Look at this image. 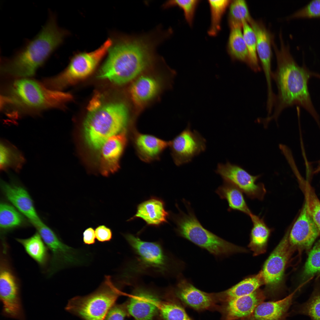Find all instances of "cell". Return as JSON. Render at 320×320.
<instances>
[{"instance_id":"16","label":"cell","mask_w":320,"mask_h":320,"mask_svg":"<svg viewBox=\"0 0 320 320\" xmlns=\"http://www.w3.org/2000/svg\"><path fill=\"white\" fill-rule=\"evenodd\" d=\"M127 140L125 130L110 137L103 144L100 148V172L103 175L107 177L118 171Z\"/></svg>"},{"instance_id":"40","label":"cell","mask_w":320,"mask_h":320,"mask_svg":"<svg viewBox=\"0 0 320 320\" xmlns=\"http://www.w3.org/2000/svg\"><path fill=\"white\" fill-rule=\"evenodd\" d=\"M197 0H170L165 2L163 5L165 8L177 6L183 9L186 20L190 25L192 23L194 12L199 3Z\"/></svg>"},{"instance_id":"23","label":"cell","mask_w":320,"mask_h":320,"mask_svg":"<svg viewBox=\"0 0 320 320\" xmlns=\"http://www.w3.org/2000/svg\"><path fill=\"white\" fill-rule=\"evenodd\" d=\"M295 292L279 300L262 302L247 319L249 320H286Z\"/></svg>"},{"instance_id":"4","label":"cell","mask_w":320,"mask_h":320,"mask_svg":"<svg viewBox=\"0 0 320 320\" xmlns=\"http://www.w3.org/2000/svg\"><path fill=\"white\" fill-rule=\"evenodd\" d=\"M67 93L49 89L35 80L14 81L2 95V106L20 113L30 114L60 108L71 98Z\"/></svg>"},{"instance_id":"9","label":"cell","mask_w":320,"mask_h":320,"mask_svg":"<svg viewBox=\"0 0 320 320\" xmlns=\"http://www.w3.org/2000/svg\"><path fill=\"white\" fill-rule=\"evenodd\" d=\"M112 44V41L108 39L93 51L76 55L64 71L57 76L45 79L44 84L49 89L58 91L86 77L94 71Z\"/></svg>"},{"instance_id":"5","label":"cell","mask_w":320,"mask_h":320,"mask_svg":"<svg viewBox=\"0 0 320 320\" xmlns=\"http://www.w3.org/2000/svg\"><path fill=\"white\" fill-rule=\"evenodd\" d=\"M90 107L84 123V135L89 146L99 149L108 138L126 130L128 111L121 103L100 105L94 101Z\"/></svg>"},{"instance_id":"35","label":"cell","mask_w":320,"mask_h":320,"mask_svg":"<svg viewBox=\"0 0 320 320\" xmlns=\"http://www.w3.org/2000/svg\"><path fill=\"white\" fill-rule=\"evenodd\" d=\"M231 0L208 1L211 12V24L208 33L211 36H215L220 28L222 17L227 7L230 5Z\"/></svg>"},{"instance_id":"28","label":"cell","mask_w":320,"mask_h":320,"mask_svg":"<svg viewBox=\"0 0 320 320\" xmlns=\"http://www.w3.org/2000/svg\"><path fill=\"white\" fill-rule=\"evenodd\" d=\"M215 192L221 199L227 201L228 211L237 210L249 216L252 213L247 205L243 193L232 183L223 181Z\"/></svg>"},{"instance_id":"37","label":"cell","mask_w":320,"mask_h":320,"mask_svg":"<svg viewBox=\"0 0 320 320\" xmlns=\"http://www.w3.org/2000/svg\"><path fill=\"white\" fill-rule=\"evenodd\" d=\"M297 311L312 320H320V289H316L307 301L299 306Z\"/></svg>"},{"instance_id":"2","label":"cell","mask_w":320,"mask_h":320,"mask_svg":"<svg viewBox=\"0 0 320 320\" xmlns=\"http://www.w3.org/2000/svg\"><path fill=\"white\" fill-rule=\"evenodd\" d=\"M161 41L155 33L121 38L109 49L98 77L117 84L129 81L152 64Z\"/></svg>"},{"instance_id":"24","label":"cell","mask_w":320,"mask_h":320,"mask_svg":"<svg viewBox=\"0 0 320 320\" xmlns=\"http://www.w3.org/2000/svg\"><path fill=\"white\" fill-rule=\"evenodd\" d=\"M169 216V213L165 208L163 201L153 197L139 204L136 214L128 221L140 218L147 225L156 227L167 223Z\"/></svg>"},{"instance_id":"6","label":"cell","mask_w":320,"mask_h":320,"mask_svg":"<svg viewBox=\"0 0 320 320\" xmlns=\"http://www.w3.org/2000/svg\"><path fill=\"white\" fill-rule=\"evenodd\" d=\"M187 213L179 210L178 214L172 215L176 225L177 234L217 257H225L233 254L247 252L242 247L222 239L205 228L196 217L190 203L183 199Z\"/></svg>"},{"instance_id":"42","label":"cell","mask_w":320,"mask_h":320,"mask_svg":"<svg viewBox=\"0 0 320 320\" xmlns=\"http://www.w3.org/2000/svg\"><path fill=\"white\" fill-rule=\"evenodd\" d=\"M126 314L123 306L115 304L110 309L104 320H124Z\"/></svg>"},{"instance_id":"30","label":"cell","mask_w":320,"mask_h":320,"mask_svg":"<svg viewBox=\"0 0 320 320\" xmlns=\"http://www.w3.org/2000/svg\"><path fill=\"white\" fill-rule=\"evenodd\" d=\"M0 168L7 171L10 168L19 172L25 162L23 155L16 147L2 139L0 144Z\"/></svg>"},{"instance_id":"44","label":"cell","mask_w":320,"mask_h":320,"mask_svg":"<svg viewBox=\"0 0 320 320\" xmlns=\"http://www.w3.org/2000/svg\"><path fill=\"white\" fill-rule=\"evenodd\" d=\"M96 238L95 230L92 227L87 228L83 233V241L86 244L90 245L95 244Z\"/></svg>"},{"instance_id":"11","label":"cell","mask_w":320,"mask_h":320,"mask_svg":"<svg viewBox=\"0 0 320 320\" xmlns=\"http://www.w3.org/2000/svg\"><path fill=\"white\" fill-rule=\"evenodd\" d=\"M34 226L49 252L50 259L47 269L49 276L68 265L77 263L78 260L74 249L64 243L50 228L42 222Z\"/></svg>"},{"instance_id":"20","label":"cell","mask_w":320,"mask_h":320,"mask_svg":"<svg viewBox=\"0 0 320 320\" xmlns=\"http://www.w3.org/2000/svg\"><path fill=\"white\" fill-rule=\"evenodd\" d=\"M1 187L7 200L33 225L42 221L36 212L32 199L24 188L14 183H9L3 180H1Z\"/></svg>"},{"instance_id":"15","label":"cell","mask_w":320,"mask_h":320,"mask_svg":"<svg viewBox=\"0 0 320 320\" xmlns=\"http://www.w3.org/2000/svg\"><path fill=\"white\" fill-rule=\"evenodd\" d=\"M320 232L309 213L305 201L299 216L290 230V247L293 250L295 248H309Z\"/></svg>"},{"instance_id":"25","label":"cell","mask_w":320,"mask_h":320,"mask_svg":"<svg viewBox=\"0 0 320 320\" xmlns=\"http://www.w3.org/2000/svg\"><path fill=\"white\" fill-rule=\"evenodd\" d=\"M252 223L248 247L252 251L254 256L265 253L268 243L273 229L269 228L264 219L252 213L249 216Z\"/></svg>"},{"instance_id":"21","label":"cell","mask_w":320,"mask_h":320,"mask_svg":"<svg viewBox=\"0 0 320 320\" xmlns=\"http://www.w3.org/2000/svg\"><path fill=\"white\" fill-rule=\"evenodd\" d=\"M266 296L264 291L258 289L249 295L227 302L224 320H241L249 317L256 307Z\"/></svg>"},{"instance_id":"43","label":"cell","mask_w":320,"mask_h":320,"mask_svg":"<svg viewBox=\"0 0 320 320\" xmlns=\"http://www.w3.org/2000/svg\"><path fill=\"white\" fill-rule=\"evenodd\" d=\"M96 237L97 240L101 242L110 241L112 238L111 229L104 225H99L95 229Z\"/></svg>"},{"instance_id":"17","label":"cell","mask_w":320,"mask_h":320,"mask_svg":"<svg viewBox=\"0 0 320 320\" xmlns=\"http://www.w3.org/2000/svg\"><path fill=\"white\" fill-rule=\"evenodd\" d=\"M249 24L255 34L257 54L265 75L267 87V94L271 95L273 93L271 84L273 72L271 68V46L273 42V36L260 20L252 19Z\"/></svg>"},{"instance_id":"38","label":"cell","mask_w":320,"mask_h":320,"mask_svg":"<svg viewBox=\"0 0 320 320\" xmlns=\"http://www.w3.org/2000/svg\"><path fill=\"white\" fill-rule=\"evenodd\" d=\"M320 272V239L309 253L303 272V277H311Z\"/></svg>"},{"instance_id":"46","label":"cell","mask_w":320,"mask_h":320,"mask_svg":"<svg viewBox=\"0 0 320 320\" xmlns=\"http://www.w3.org/2000/svg\"><path fill=\"white\" fill-rule=\"evenodd\" d=\"M241 320H249L248 319H244Z\"/></svg>"},{"instance_id":"13","label":"cell","mask_w":320,"mask_h":320,"mask_svg":"<svg viewBox=\"0 0 320 320\" xmlns=\"http://www.w3.org/2000/svg\"><path fill=\"white\" fill-rule=\"evenodd\" d=\"M206 139L197 131H192L191 124L173 140L169 147L175 164L180 166L191 161L195 156L206 149Z\"/></svg>"},{"instance_id":"39","label":"cell","mask_w":320,"mask_h":320,"mask_svg":"<svg viewBox=\"0 0 320 320\" xmlns=\"http://www.w3.org/2000/svg\"><path fill=\"white\" fill-rule=\"evenodd\" d=\"M305 188L308 211L320 231V201L309 186L306 185Z\"/></svg>"},{"instance_id":"1","label":"cell","mask_w":320,"mask_h":320,"mask_svg":"<svg viewBox=\"0 0 320 320\" xmlns=\"http://www.w3.org/2000/svg\"><path fill=\"white\" fill-rule=\"evenodd\" d=\"M280 36V49L274 41L273 43L277 66L276 71L272 73V78L276 84L278 93L276 95L273 114L263 119L262 122L267 126L272 120L277 121L283 110L295 105L305 108L318 122L319 116L312 103L308 84L311 77L320 79V74L311 71L304 66L298 65L284 44L281 35Z\"/></svg>"},{"instance_id":"22","label":"cell","mask_w":320,"mask_h":320,"mask_svg":"<svg viewBox=\"0 0 320 320\" xmlns=\"http://www.w3.org/2000/svg\"><path fill=\"white\" fill-rule=\"evenodd\" d=\"M176 289V294L180 299L195 309L206 310L213 305L214 294L198 289L180 274Z\"/></svg>"},{"instance_id":"41","label":"cell","mask_w":320,"mask_h":320,"mask_svg":"<svg viewBox=\"0 0 320 320\" xmlns=\"http://www.w3.org/2000/svg\"><path fill=\"white\" fill-rule=\"evenodd\" d=\"M320 16V0H313L303 8L292 15L291 17Z\"/></svg>"},{"instance_id":"8","label":"cell","mask_w":320,"mask_h":320,"mask_svg":"<svg viewBox=\"0 0 320 320\" xmlns=\"http://www.w3.org/2000/svg\"><path fill=\"white\" fill-rule=\"evenodd\" d=\"M121 292L110 276L95 292L83 296H76L68 301L65 309L83 320H104Z\"/></svg>"},{"instance_id":"33","label":"cell","mask_w":320,"mask_h":320,"mask_svg":"<svg viewBox=\"0 0 320 320\" xmlns=\"http://www.w3.org/2000/svg\"><path fill=\"white\" fill-rule=\"evenodd\" d=\"M252 18L247 3L244 0L231 1L230 4L229 22L230 28L242 27L245 22L249 23Z\"/></svg>"},{"instance_id":"32","label":"cell","mask_w":320,"mask_h":320,"mask_svg":"<svg viewBox=\"0 0 320 320\" xmlns=\"http://www.w3.org/2000/svg\"><path fill=\"white\" fill-rule=\"evenodd\" d=\"M24 216L14 207L5 202L0 204V227L3 232L22 227L26 223Z\"/></svg>"},{"instance_id":"26","label":"cell","mask_w":320,"mask_h":320,"mask_svg":"<svg viewBox=\"0 0 320 320\" xmlns=\"http://www.w3.org/2000/svg\"><path fill=\"white\" fill-rule=\"evenodd\" d=\"M23 247L26 253L44 269L49 264L50 255L49 251L39 234L36 232L26 239H16Z\"/></svg>"},{"instance_id":"19","label":"cell","mask_w":320,"mask_h":320,"mask_svg":"<svg viewBox=\"0 0 320 320\" xmlns=\"http://www.w3.org/2000/svg\"><path fill=\"white\" fill-rule=\"evenodd\" d=\"M160 300L150 291L138 288L131 295L126 309L136 320H153L158 311Z\"/></svg>"},{"instance_id":"45","label":"cell","mask_w":320,"mask_h":320,"mask_svg":"<svg viewBox=\"0 0 320 320\" xmlns=\"http://www.w3.org/2000/svg\"><path fill=\"white\" fill-rule=\"evenodd\" d=\"M320 172V162L319 164L315 171V172L316 173Z\"/></svg>"},{"instance_id":"3","label":"cell","mask_w":320,"mask_h":320,"mask_svg":"<svg viewBox=\"0 0 320 320\" xmlns=\"http://www.w3.org/2000/svg\"><path fill=\"white\" fill-rule=\"evenodd\" d=\"M65 32L57 24L56 17L50 12L40 32L12 57L3 58L2 69L15 76H32L62 43Z\"/></svg>"},{"instance_id":"7","label":"cell","mask_w":320,"mask_h":320,"mask_svg":"<svg viewBox=\"0 0 320 320\" xmlns=\"http://www.w3.org/2000/svg\"><path fill=\"white\" fill-rule=\"evenodd\" d=\"M124 236L136 255L125 270V276L151 272L164 276L177 271L178 263L167 253L159 242L144 241L130 233Z\"/></svg>"},{"instance_id":"27","label":"cell","mask_w":320,"mask_h":320,"mask_svg":"<svg viewBox=\"0 0 320 320\" xmlns=\"http://www.w3.org/2000/svg\"><path fill=\"white\" fill-rule=\"evenodd\" d=\"M264 284L262 271L261 270L257 274L246 278L229 289L216 295L227 302L251 294Z\"/></svg>"},{"instance_id":"18","label":"cell","mask_w":320,"mask_h":320,"mask_svg":"<svg viewBox=\"0 0 320 320\" xmlns=\"http://www.w3.org/2000/svg\"><path fill=\"white\" fill-rule=\"evenodd\" d=\"M129 131L130 140L137 156L142 161L150 163L160 159L169 146V141L153 135L143 134L133 128Z\"/></svg>"},{"instance_id":"14","label":"cell","mask_w":320,"mask_h":320,"mask_svg":"<svg viewBox=\"0 0 320 320\" xmlns=\"http://www.w3.org/2000/svg\"><path fill=\"white\" fill-rule=\"evenodd\" d=\"M7 247H2L0 263V297L3 307L10 310L22 305L19 281L7 256Z\"/></svg>"},{"instance_id":"29","label":"cell","mask_w":320,"mask_h":320,"mask_svg":"<svg viewBox=\"0 0 320 320\" xmlns=\"http://www.w3.org/2000/svg\"><path fill=\"white\" fill-rule=\"evenodd\" d=\"M159 84L154 78L143 76L137 79L132 84L130 94L133 101L142 105L153 97L157 92Z\"/></svg>"},{"instance_id":"36","label":"cell","mask_w":320,"mask_h":320,"mask_svg":"<svg viewBox=\"0 0 320 320\" xmlns=\"http://www.w3.org/2000/svg\"><path fill=\"white\" fill-rule=\"evenodd\" d=\"M158 309L164 320H192L183 308L174 303L160 300Z\"/></svg>"},{"instance_id":"10","label":"cell","mask_w":320,"mask_h":320,"mask_svg":"<svg viewBox=\"0 0 320 320\" xmlns=\"http://www.w3.org/2000/svg\"><path fill=\"white\" fill-rule=\"evenodd\" d=\"M288 229L265 261L262 270L266 296L273 297L282 289L285 268L293 249L289 242Z\"/></svg>"},{"instance_id":"12","label":"cell","mask_w":320,"mask_h":320,"mask_svg":"<svg viewBox=\"0 0 320 320\" xmlns=\"http://www.w3.org/2000/svg\"><path fill=\"white\" fill-rule=\"evenodd\" d=\"M215 172L223 181L234 185L249 198L263 199L266 193L265 185L262 183H256L260 175H252L239 166L229 161L218 164Z\"/></svg>"},{"instance_id":"31","label":"cell","mask_w":320,"mask_h":320,"mask_svg":"<svg viewBox=\"0 0 320 320\" xmlns=\"http://www.w3.org/2000/svg\"><path fill=\"white\" fill-rule=\"evenodd\" d=\"M228 42V49L233 59L246 63L249 62V56L246 44L243 36L242 27L231 28Z\"/></svg>"},{"instance_id":"34","label":"cell","mask_w":320,"mask_h":320,"mask_svg":"<svg viewBox=\"0 0 320 320\" xmlns=\"http://www.w3.org/2000/svg\"><path fill=\"white\" fill-rule=\"evenodd\" d=\"M242 31L249 56L248 65L255 72L260 71V68L258 60L256 38L255 33L251 25L248 22H245L243 24Z\"/></svg>"}]
</instances>
